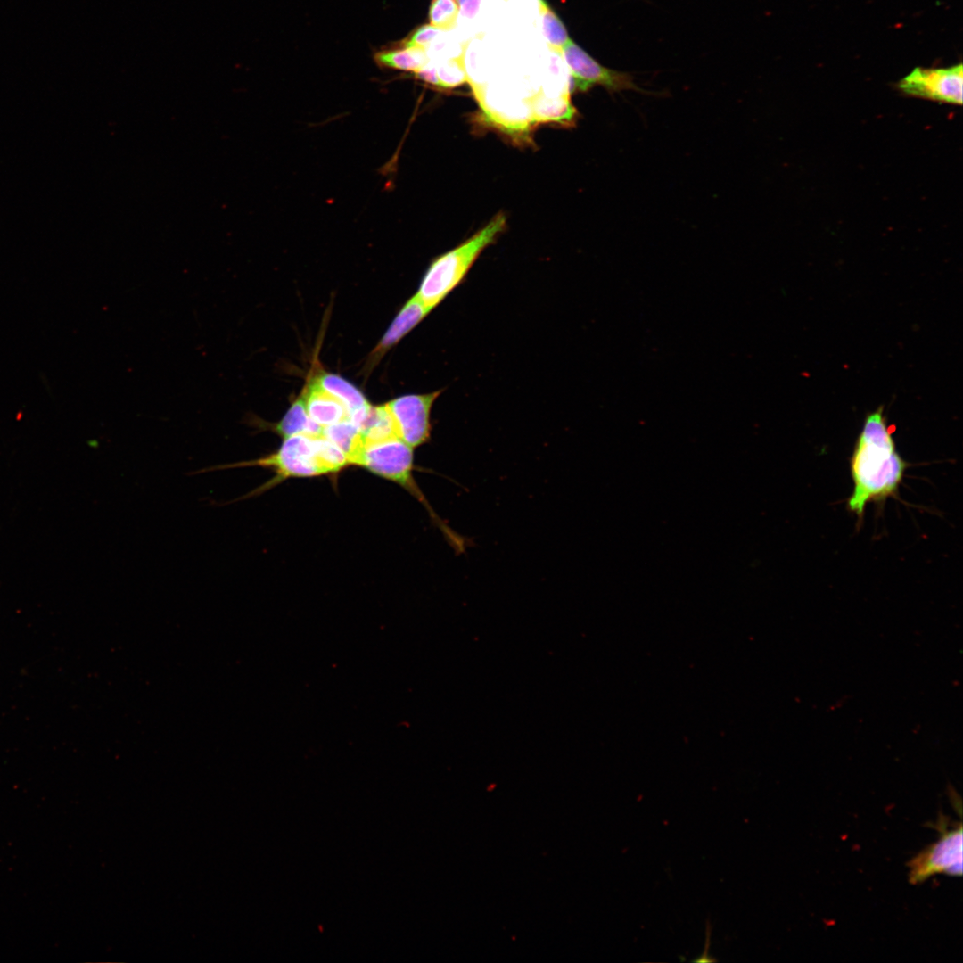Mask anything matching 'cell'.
<instances>
[{
  "label": "cell",
  "instance_id": "cell-18",
  "mask_svg": "<svg viewBox=\"0 0 963 963\" xmlns=\"http://www.w3.org/2000/svg\"><path fill=\"white\" fill-rule=\"evenodd\" d=\"M440 88H452L468 82L465 66V50L457 56L436 64Z\"/></svg>",
  "mask_w": 963,
  "mask_h": 963
},
{
  "label": "cell",
  "instance_id": "cell-11",
  "mask_svg": "<svg viewBox=\"0 0 963 963\" xmlns=\"http://www.w3.org/2000/svg\"><path fill=\"white\" fill-rule=\"evenodd\" d=\"M245 422L259 429L270 430L284 439L296 434L319 436L323 431L309 418L302 396L292 404L278 423L269 424L253 415H248Z\"/></svg>",
  "mask_w": 963,
  "mask_h": 963
},
{
  "label": "cell",
  "instance_id": "cell-16",
  "mask_svg": "<svg viewBox=\"0 0 963 963\" xmlns=\"http://www.w3.org/2000/svg\"><path fill=\"white\" fill-rule=\"evenodd\" d=\"M359 431L364 442L382 440L397 437L394 422L386 406H371L368 415Z\"/></svg>",
  "mask_w": 963,
  "mask_h": 963
},
{
  "label": "cell",
  "instance_id": "cell-2",
  "mask_svg": "<svg viewBox=\"0 0 963 963\" xmlns=\"http://www.w3.org/2000/svg\"><path fill=\"white\" fill-rule=\"evenodd\" d=\"M347 465L349 463L345 455L323 435L296 434L284 439L275 452L258 459L211 466L199 473L246 466H259L273 471L275 476L270 481L242 497L248 498L289 478L335 474Z\"/></svg>",
  "mask_w": 963,
  "mask_h": 963
},
{
  "label": "cell",
  "instance_id": "cell-7",
  "mask_svg": "<svg viewBox=\"0 0 963 963\" xmlns=\"http://www.w3.org/2000/svg\"><path fill=\"white\" fill-rule=\"evenodd\" d=\"M440 393L407 394L386 403L399 439L414 449L429 440L431 410Z\"/></svg>",
  "mask_w": 963,
  "mask_h": 963
},
{
  "label": "cell",
  "instance_id": "cell-6",
  "mask_svg": "<svg viewBox=\"0 0 963 963\" xmlns=\"http://www.w3.org/2000/svg\"><path fill=\"white\" fill-rule=\"evenodd\" d=\"M570 70L574 88L586 92L595 85L605 87L608 92L635 91L644 95H656L640 87L634 76L630 72L606 68L597 62L581 47L569 38L562 54Z\"/></svg>",
  "mask_w": 963,
  "mask_h": 963
},
{
  "label": "cell",
  "instance_id": "cell-5",
  "mask_svg": "<svg viewBox=\"0 0 963 963\" xmlns=\"http://www.w3.org/2000/svg\"><path fill=\"white\" fill-rule=\"evenodd\" d=\"M940 838L925 848L907 864L911 885L925 882L937 874L962 876V825L947 828V819L941 815L935 825Z\"/></svg>",
  "mask_w": 963,
  "mask_h": 963
},
{
  "label": "cell",
  "instance_id": "cell-8",
  "mask_svg": "<svg viewBox=\"0 0 963 963\" xmlns=\"http://www.w3.org/2000/svg\"><path fill=\"white\" fill-rule=\"evenodd\" d=\"M962 64L946 68H916L899 82L903 93L951 104L962 103Z\"/></svg>",
  "mask_w": 963,
  "mask_h": 963
},
{
  "label": "cell",
  "instance_id": "cell-15",
  "mask_svg": "<svg viewBox=\"0 0 963 963\" xmlns=\"http://www.w3.org/2000/svg\"><path fill=\"white\" fill-rule=\"evenodd\" d=\"M374 60L381 66L415 73L430 61L425 49L404 46L377 52Z\"/></svg>",
  "mask_w": 963,
  "mask_h": 963
},
{
  "label": "cell",
  "instance_id": "cell-22",
  "mask_svg": "<svg viewBox=\"0 0 963 963\" xmlns=\"http://www.w3.org/2000/svg\"><path fill=\"white\" fill-rule=\"evenodd\" d=\"M457 2L462 15L473 18L479 9L481 0H457Z\"/></svg>",
  "mask_w": 963,
  "mask_h": 963
},
{
  "label": "cell",
  "instance_id": "cell-9",
  "mask_svg": "<svg viewBox=\"0 0 963 963\" xmlns=\"http://www.w3.org/2000/svg\"><path fill=\"white\" fill-rule=\"evenodd\" d=\"M431 310L416 295L409 299L398 313L379 343L371 351L366 362L367 369L371 370L383 355L419 324Z\"/></svg>",
  "mask_w": 963,
  "mask_h": 963
},
{
  "label": "cell",
  "instance_id": "cell-13",
  "mask_svg": "<svg viewBox=\"0 0 963 963\" xmlns=\"http://www.w3.org/2000/svg\"><path fill=\"white\" fill-rule=\"evenodd\" d=\"M532 113L533 122L572 120L576 114L570 101V93L556 96L547 95L542 88L527 100Z\"/></svg>",
  "mask_w": 963,
  "mask_h": 963
},
{
  "label": "cell",
  "instance_id": "cell-19",
  "mask_svg": "<svg viewBox=\"0 0 963 963\" xmlns=\"http://www.w3.org/2000/svg\"><path fill=\"white\" fill-rule=\"evenodd\" d=\"M459 7L457 0H432L429 9L430 24L440 30H450L457 26Z\"/></svg>",
  "mask_w": 963,
  "mask_h": 963
},
{
  "label": "cell",
  "instance_id": "cell-4",
  "mask_svg": "<svg viewBox=\"0 0 963 963\" xmlns=\"http://www.w3.org/2000/svg\"><path fill=\"white\" fill-rule=\"evenodd\" d=\"M353 465L404 488L426 507L450 545L459 542L461 537L433 512L414 479V448L398 437L365 442Z\"/></svg>",
  "mask_w": 963,
  "mask_h": 963
},
{
  "label": "cell",
  "instance_id": "cell-21",
  "mask_svg": "<svg viewBox=\"0 0 963 963\" xmlns=\"http://www.w3.org/2000/svg\"><path fill=\"white\" fill-rule=\"evenodd\" d=\"M416 75L419 79L432 86L440 87L436 64L431 62L430 61L421 70L416 72Z\"/></svg>",
  "mask_w": 963,
  "mask_h": 963
},
{
  "label": "cell",
  "instance_id": "cell-10",
  "mask_svg": "<svg viewBox=\"0 0 963 963\" xmlns=\"http://www.w3.org/2000/svg\"><path fill=\"white\" fill-rule=\"evenodd\" d=\"M313 380L322 390L343 405L348 419L359 429L371 408V405L361 391L345 379L333 374L320 373Z\"/></svg>",
  "mask_w": 963,
  "mask_h": 963
},
{
  "label": "cell",
  "instance_id": "cell-20",
  "mask_svg": "<svg viewBox=\"0 0 963 963\" xmlns=\"http://www.w3.org/2000/svg\"><path fill=\"white\" fill-rule=\"evenodd\" d=\"M441 30L432 26L431 24H424L418 27L403 43L404 47H416L422 49H427L429 45L440 35Z\"/></svg>",
  "mask_w": 963,
  "mask_h": 963
},
{
  "label": "cell",
  "instance_id": "cell-12",
  "mask_svg": "<svg viewBox=\"0 0 963 963\" xmlns=\"http://www.w3.org/2000/svg\"><path fill=\"white\" fill-rule=\"evenodd\" d=\"M309 418L322 428L348 418L343 405L322 390L314 380L301 395Z\"/></svg>",
  "mask_w": 963,
  "mask_h": 963
},
{
  "label": "cell",
  "instance_id": "cell-17",
  "mask_svg": "<svg viewBox=\"0 0 963 963\" xmlns=\"http://www.w3.org/2000/svg\"><path fill=\"white\" fill-rule=\"evenodd\" d=\"M542 20V29L549 49L558 54L570 38L565 26L546 0H538Z\"/></svg>",
  "mask_w": 963,
  "mask_h": 963
},
{
  "label": "cell",
  "instance_id": "cell-1",
  "mask_svg": "<svg viewBox=\"0 0 963 963\" xmlns=\"http://www.w3.org/2000/svg\"><path fill=\"white\" fill-rule=\"evenodd\" d=\"M906 467L881 407L866 416L851 457L853 490L848 509L860 520L868 503L896 495Z\"/></svg>",
  "mask_w": 963,
  "mask_h": 963
},
{
  "label": "cell",
  "instance_id": "cell-14",
  "mask_svg": "<svg viewBox=\"0 0 963 963\" xmlns=\"http://www.w3.org/2000/svg\"><path fill=\"white\" fill-rule=\"evenodd\" d=\"M322 435L345 455L349 465H353L365 443L359 429L348 418L323 428Z\"/></svg>",
  "mask_w": 963,
  "mask_h": 963
},
{
  "label": "cell",
  "instance_id": "cell-3",
  "mask_svg": "<svg viewBox=\"0 0 963 963\" xmlns=\"http://www.w3.org/2000/svg\"><path fill=\"white\" fill-rule=\"evenodd\" d=\"M505 226V215L498 214L468 240L436 258L416 294L419 300L431 309L439 305L463 281L481 252L494 242Z\"/></svg>",
  "mask_w": 963,
  "mask_h": 963
}]
</instances>
